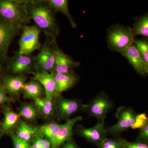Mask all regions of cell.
Here are the masks:
<instances>
[{
	"instance_id": "cell-13",
	"label": "cell",
	"mask_w": 148,
	"mask_h": 148,
	"mask_svg": "<svg viewBox=\"0 0 148 148\" xmlns=\"http://www.w3.org/2000/svg\"><path fill=\"white\" fill-rule=\"evenodd\" d=\"M82 119V116H77L66 120L65 123L61 124L56 137L51 143L52 148H59L68 140L72 139L74 125Z\"/></svg>"
},
{
	"instance_id": "cell-10",
	"label": "cell",
	"mask_w": 148,
	"mask_h": 148,
	"mask_svg": "<svg viewBox=\"0 0 148 148\" xmlns=\"http://www.w3.org/2000/svg\"><path fill=\"white\" fill-rule=\"evenodd\" d=\"M56 98L55 110L59 119L66 120L74 114L85 110L86 105L77 99H68L61 95Z\"/></svg>"
},
{
	"instance_id": "cell-32",
	"label": "cell",
	"mask_w": 148,
	"mask_h": 148,
	"mask_svg": "<svg viewBox=\"0 0 148 148\" xmlns=\"http://www.w3.org/2000/svg\"><path fill=\"white\" fill-rule=\"evenodd\" d=\"M12 98H10L7 95V92L3 86H0V106L2 104L8 102H13Z\"/></svg>"
},
{
	"instance_id": "cell-25",
	"label": "cell",
	"mask_w": 148,
	"mask_h": 148,
	"mask_svg": "<svg viewBox=\"0 0 148 148\" xmlns=\"http://www.w3.org/2000/svg\"><path fill=\"white\" fill-rule=\"evenodd\" d=\"M18 112L21 117L31 121L36 119L38 114L34 105L30 103H26L22 105L19 108Z\"/></svg>"
},
{
	"instance_id": "cell-11",
	"label": "cell",
	"mask_w": 148,
	"mask_h": 148,
	"mask_svg": "<svg viewBox=\"0 0 148 148\" xmlns=\"http://www.w3.org/2000/svg\"><path fill=\"white\" fill-rule=\"evenodd\" d=\"M77 133L80 137L98 147L108 138V133L105 122L98 121L93 127L86 128L82 125L77 127Z\"/></svg>"
},
{
	"instance_id": "cell-21",
	"label": "cell",
	"mask_w": 148,
	"mask_h": 148,
	"mask_svg": "<svg viewBox=\"0 0 148 148\" xmlns=\"http://www.w3.org/2000/svg\"><path fill=\"white\" fill-rule=\"evenodd\" d=\"M48 3L54 8L56 12H60L68 18L73 29H75L77 24L72 17L69 11V1L67 0H47Z\"/></svg>"
},
{
	"instance_id": "cell-30",
	"label": "cell",
	"mask_w": 148,
	"mask_h": 148,
	"mask_svg": "<svg viewBox=\"0 0 148 148\" xmlns=\"http://www.w3.org/2000/svg\"><path fill=\"white\" fill-rule=\"evenodd\" d=\"M8 135L12 141L14 148H30V143L18 138L13 131Z\"/></svg>"
},
{
	"instance_id": "cell-16",
	"label": "cell",
	"mask_w": 148,
	"mask_h": 148,
	"mask_svg": "<svg viewBox=\"0 0 148 148\" xmlns=\"http://www.w3.org/2000/svg\"><path fill=\"white\" fill-rule=\"evenodd\" d=\"M4 119L0 130V139L3 135L9 134L14 131L20 120L19 114L16 113L8 106L3 108Z\"/></svg>"
},
{
	"instance_id": "cell-24",
	"label": "cell",
	"mask_w": 148,
	"mask_h": 148,
	"mask_svg": "<svg viewBox=\"0 0 148 148\" xmlns=\"http://www.w3.org/2000/svg\"><path fill=\"white\" fill-rule=\"evenodd\" d=\"M132 29L135 36H142L148 37V14L139 18Z\"/></svg>"
},
{
	"instance_id": "cell-33",
	"label": "cell",
	"mask_w": 148,
	"mask_h": 148,
	"mask_svg": "<svg viewBox=\"0 0 148 148\" xmlns=\"http://www.w3.org/2000/svg\"><path fill=\"white\" fill-rule=\"evenodd\" d=\"M59 148H78L73 138L68 140Z\"/></svg>"
},
{
	"instance_id": "cell-3",
	"label": "cell",
	"mask_w": 148,
	"mask_h": 148,
	"mask_svg": "<svg viewBox=\"0 0 148 148\" xmlns=\"http://www.w3.org/2000/svg\"><path fill=\"white\" fill-rule=\"evenodd\" d=\"M134 38L131 28L121 26H116L110 28L107 35L110 47L121 53L134 44Z\"/></svg>"
},
{
	"instance_id": "cell-15",
	"label": "cell",
	"mask_w": 148,
	"mask_h": 148,
	"mask_svg": "<svg viewBox=\"0 0 148 148\" xmlns=\"http://www.w3.org/2000/svg\"><path fill=\"white\" fill-rule=\"evenodd\" d=\"M121 53L127 58L139 75L142 76L146 75L145 70L147 64L134 44L127 48Z\"/></svg>"
},
{
	"instance_id": "cell-8",
	"label": "cell",
	"mask_w": 148,
	"mask_h": 148,
	"mask_svg": "<svg viewBox=\"0 0 148 148\" xmlns=\"http://www.w3.org/2000/svg\"><path fill=\"white\" fill-rule=\"evenodd\" d=\"M22 29L0 18V61L8 60L10 46Z\"/></svg>"
},
{
	"instance_id": "cell-14",
	"label": "cell",
	"mask_w": 148,
	"mask_h": 148,
	"mask_svg": "<svg viewBox=\"0 0 148 148\" xmlns=\"http://www.w3.org/2000/svg\"><path fill=\"white\" fill-rule=\"evenodd\" d=\"M32 75L33 79L38 82L43 86L46 98L53 99L56 97V84L53 73L37 72Z\"/></svg>"
},
{
	"instance_id": "cell-35",
	"label": "cell",
	"mask_w": 148,
	"mask_h": 148,
	"mask_svg": "<svg viewBox=\"0 0 148 148\" xmlns=\"http://www.w3.org/2000/svg\"><path fill=\"white\" fill-rule=\"evenodd\" d=\"M1 124H2V123L1 122V121H0V130H1Z\"/></svg>"
},
{
	"instance_id": "cell-17",
	"label": "cell",
	"mask_w": 148,
	"mask_h": 148,
	"mask_svg": "<svg viewBox=\"0 0 148 148\" xmlns=\"http://www.w3.org/2000/svg\"><path fill=\"white\" fill-rule=\"evenodd\" d=\"M52 73L56 84V97L61 95L62 92L73 87L78 81L77 77L75 73L68 74Z\"/></svg>"
},
{
	"instance_id": "cell-20",
	"label": "cell",
	"mask_w": 148,
	"mask_h": 148,
	"mask_svg": "<svg viewBox=\"0 0 148 148\" xmlns=\"http://www.w3.org/2000/svg\"><path fill=\"white\" fill-rule=\"evenodd\" d=\"M35 108L38 114L45 118L50 117L54 114L55 110V103L53 99L39 98L35 99Z\"/></svg>"
},
{
	"instance_id": "cell-34",
	"label": "cell",
	"mask_w": 148,
	"mask_h": 148,
	"mask_svg": "<svg viewBox=\"0 0 148 148\" xmlns=\"http://www.w3.org/2000/svg\"><path fill=\"white\" fill-rule=\"evenodd\" d=\"M145 71L146 75H148V64L146 65Z\"/></svg>"
},
{
	"instance_id": "cell-4",
	"label": "cell",
	"mask_w": 148,
	"mask_h": 148,
	"mask_svg": "<svg viewBox=\"0 0 148 148\" xmlns=\"http://www.w3.org/2000/svg\"><path fill=\"white\" fill-rule=\"evenodd\" d=\"M58 47L56 40L50 38H46L43 45L38 55L35 56L37 72H48L53 71L55 63L56 51Z\"/></svg>"
},
{
	"instance_id": "cell-23",
	"label": "cell",
	"mask_w": 148,
	"mask_h": 148,
	"mask_svg": "<svg viewBox=\"0 0 148 148\" xmlns=\"http://www.w3.org/2000/svg\"><path fill=\"white\" fill-rule=\"evenodd\" d=\"M61 125V124L51 122L39 126L40 136L47 139L51 144L56 137Z\"/></svg>"
},
{
	"instance_id": "cell-6",
	"label": "cell",
	"mask_w": 148,
	"mask_h": 148,
	"mask_svg": "<svg viewBox=\"0 0 148 148\" xmlns=\"http://www.w3.org/2000/svg\"><path fill=\"white\" fill-rule=\"evenodd\" d=\"M8 67L12 73L17 75L33 74L37 72L35 56L20 53L18 51L8 62Z\"/></svg>"
},
{
	"instance_id": "cell-31",
	"label": "cell",
	"mask_w": 148,
	"mask_h": 148,
	"mask_svg": "<svg viewBox=\"0 0 148 148\" xmlns=\"http://www.w3.org/2000/svg\"><path fill=\"white\" fill-rule=\"evenodd\" d=\"M123 148H148V143L137 141L129 142L125 140Z\"/></svg>"
},
{
	"instance_id": "cell-29",
	"label": "cell",
	"mask_w": 148,
	"mask_h": 148,
	"mask_svg": "<svg viewBox=\"0 0 148 148\" xmlns=\"http://www.w3.org/2000/svg\"><path fill=\"white\" fill-rule=\"evenodd\" d=\"M148 122V117L146 113L137 114L135 122L131 126L132 129H141Z\"/></svg>"
},
{
	"instance_id": "cell-26",
	"label": "cell",
	"mask_w": 148,
	"mask_h": 148,
	"mask_svg": "<svg viewBox=\"0 0 148 148\" xmlns=\"http://www.w3.org/2000/svg\"><path fill=\"white\" fill-rule=\"evenodd\" d=\"M125 139L121 137L107 138L98 146V148H123Z\"/></svg>"
},
{
	"instance_id": "cell-5",
	"label": "cell",
	"mask_w": 148,
	"mask_h": 148,
	"mask_svg": "<svg viewBox=\"0 0 148 148\" xmlns=\"http://www.w3.org/2000/svg\"><path fill=\"white\" fill-rule=\"evenodd\" d=\"M137 114L130 107L120 106L115 113L117 119L116 123L106 127L108 135L118 137L122 132L131 128L135 121Z\"/></svg>"
},
{
	"instance_id": "cell-12",
	"label": "cell",
	"mask_w": 148,
	"mask_h": 148,
	"mask_svg": "<svg viewBox=\"0 0 148 148\" xmlns=\"http://www.w3.org/2000/svg\"><path fill=\"white\" fill-rule=\"evenodd\" d=\"M79 65V62L75 61L64 53L58 47L56 51L55 63L51 73L63 74L74 73V69Z\"/></svg>"
},
{
	"instance_id": "cell-19",
	"label": "cell",
	"mask_w": 148,
	"mask_h": 148,
	"mask_svg": "<svg viewBox=\"0 0 148 148\" xmlns=\"http://www.w3.org/2000/svg\"><path fill=\"white\" fill-rule=\"evenodd\" d=\"M13 132L18 138L30 144L36 137L40 136L38 127L33 126L21 120Z\"/></svg>"
},
{
	"instance_id": "cell-36",
	"label": "cell",
	"mask_w": 148,
	"mask_h": 148,
	"mask_svg": "<svg viewBox=\"0 0 148 148\" xmlns=\"http://www.w3.org/2000/svg\"><path fill=\"white\" fill-rule=\"evenodd\" d=\"M1 72V67H0V73Z\"/></svg>"
},
{
	"instance_id": "cell-9",
	"label": "cell",
	"mask_w": 148,
	"mask_h": 148,
	"mask_svg": "<svg viewBox=\"0 0 148 148\" xmlns=\"http://www.w3.org/2000/svg\"><path fill=\"white\" fill-rule=\"evenodd\" d=\"M112 106V101L105 93L98 94L86 104L85 111L90 116L95 118L98 121L105 122L107 114Z\"/></svg>"
},
{
	"instance_id": "cell-1",
	"label": "cell",
	"mask_w": 148,
	"mask_h": 148,
	"mask_svg": "<svg viewBox=\"0 0 148 148\" xmlns=\"http://www.w3.org/2000/svg\"><path fill=\"white\" fill-rule=\"evenodd\" d=\"M27 11L31 20L44 33L46 38L56 40L60 33L54 8L47 0H25Z\"/></svg>"
},
{
	"instance_id": "cell-2",
	"label": "cell",
	"mask_w": 148,
	"mask_h": 148,
	"mask_svg": "<svg viewBox=\"0 0 148 148\" xmlns=\"http://www.w3.org/2000/svg\"><path fill=\"white\" fill-rule=\"evenodd\" d=\"M0 18L22 28L30 23L25 0H0Z\"/></svg>"
},
{
	"instance_id": "cell-7",
	"label": "cell",
	"mask_w": 148,
	"mask_h": 148,
	"mask_svg": "<svg viewBox=\"0 0 148 148\" xmlns=\"http://www.w3.org/2000/svg\"><path fill=\"white\" fill-rule=\"evenodd\" d=\"M18 42V52L22 54H32L33 51L41 47L39 37L41 31L36 26H24Z\"/></svg>"
},
{
	"instance_id": "cell-27",
	"label": "cell",
	"mask_w": 148,
	"mask_h": 148,
	"mask_svg": "<svg viewBox=\"0 0 148 148\" xmlns=\"http://www.w3.org/2000/svg\"><path fill=\"white\" fill-rule=\"evenodd\" d=\"M137 49L146 64H148V40H135L134 42Z\"/></svg>"
},
{
	"instance_id": "cell-28",
	"label": "cell",
	"mask_w": 148,
	"mask_h": 148,
	"mask_svg": "<svg viewBox=\"0 0 148 148\" xmlns=\"http://www.w3.org/2000/svg\"><path fill=\"white\" fill-rule=\"evenodd\" d=\"M30 148H52L49 140L41 136H38L31 142Z\"/></svg>"
},
{
	"instance_id": "cell-18",
	"label": "cell",
	"mask_w": 148,
	"mask_h": 148,
	"mask_svg": "<svg viewBox=\"0 0 148 148\" xmlns=\"http://www.w3.org/2000/svg\"><path fill=\"white\" fill-rule=\"evenodd\" d=\"M26 80L25 76L4 77L2 79L3 86L7 92L16 96L23 90Z\"/></svg>"
},
{
	"instance_id": "cell-22",
	"label": "cell",
	"mask_w": 148,
	"mask_h": 148,
	"mask_svg": "<svg viewBox=\"0 0 148 148\" xmlns=\"http://www.w3.org/2000/svg\"><path fill=\"white\" fill-rule=\"evenodd\" d=\"M22 91L25 98L34 100L41 98L43 91L40 84L34 80L25 83Z\"/></svg>"
}]
</instances>
